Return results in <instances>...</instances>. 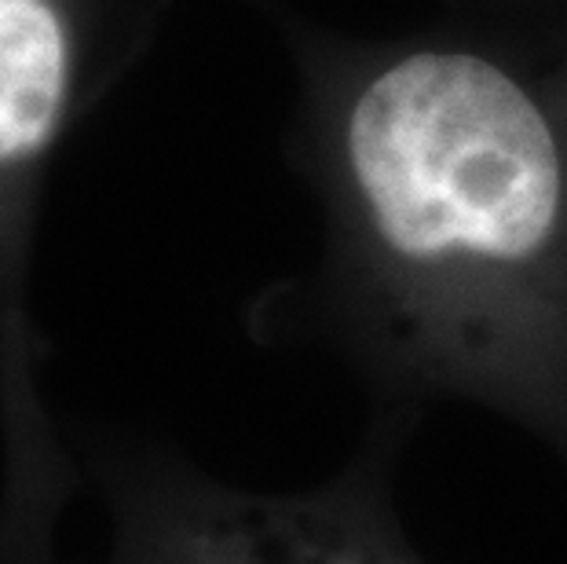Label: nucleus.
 I'll return each instance as SVG.
<instances>
[{
  "mask_svg": "<svg viewBox=\"0 0 567 564\" xmlns=\"http://www.w3.org/2000/svg\"><path fill=\"white\" fill-rule=\"evenodd\" d=\"M564 70H567V38H564Z\"/></svg>",
  "mask_w": 567,
  "mask_h": 564,
  "instance_id": "20e7f679",
  "label": "nucleus"
},
{
  "mask_svg": "<svg viewBox=\"0 0 567 564\" xmlns=\"http://www.w3.org/2000/svg\"><path fill=\"white\" fill-rule=\"evenodd\" d=\"M564 0H454L395 38L297 30L326 235L308 311L378 396L473 403L567 465Z\"/></svg>",
  "mask_w": 567,
  "mask_h": 564,
  "instance_id": "f257e3e1",
  "label": "nucleus"
},
{
  "mask_svg": "<svg viewBox=\"0 0 567 564\" xmlns=\"http://www.w3.org/2000/svg\"><path fill=\"white\" fill-rule=\"evenodd\" d=\"M417 411L378 407L352 459L305 491H249L173 451L103 448L106 564H425L395 506V473Z\"/></svg>",
  "mask_w": 567,
  "mask_h": 564,
  "instance_id": "7ed1b4c3",
  "label": "nucleus"
},
{
  "mask_svg": "<svg viewBox=\"0 0 567 564\" xmlns=\"http://www.w3.org/2000/svg\"><path fill=\"white\" fill-rule=\"evenodd\" d=\"M173 0H0V564H55L78 470L41 396L30 308L44 184L84 114L151 44Z\"/></svg>",
  "mask_w": 567,
  "mask_h": 564,
  "instance_id": "f03ea898",
  "label": "nucleus"
}]
</instances>
